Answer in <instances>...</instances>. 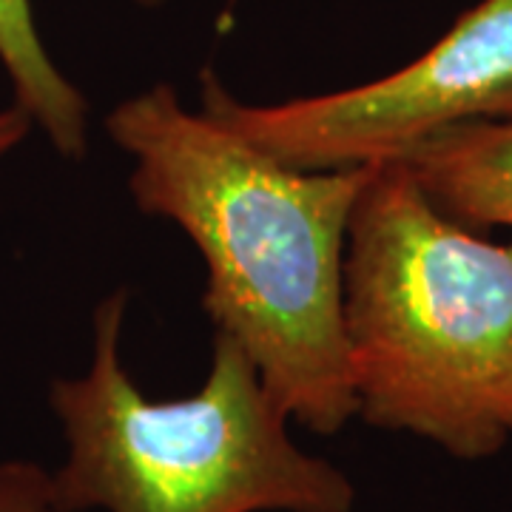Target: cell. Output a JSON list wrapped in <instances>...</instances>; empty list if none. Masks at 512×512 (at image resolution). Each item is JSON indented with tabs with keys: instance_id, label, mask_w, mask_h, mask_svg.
Here are the masks:
<instances>
[{
	"instance_id": "1",
	"label": "cell",
	"mask_w": 512,
	"mask_h": 512,
	"mask_svg": "<svg viewBox=\"0 0 512 512\" xmlns=\"http://www.w3.org/2000/svg\"><path fill=\"white\" fill-rule=\"evenodd\" d=\"M106 131L134 160L137 208L174 222L205 262L202 308L234 336L296 424L356 416L345 339V251L373 165L302 171L188 111L168 83L117 103Z\"/></svg>"
},
{
	"instance_id": "2",
	"label": "cell",
	"mask_w": 512,
	"mask_h": 512,
	"mask_svg": "<svg viewBox=\"0 0 512 512\" xmlns=\"http://www.w3.org/2000/svg\"><path fill=\"white\" fill-rule=\"evenodd\" d=\"M356 416L461 461L512 441V242L478 237L399 160L373 163L348 228Z\"/></svg>"
},
{
	"instance_id": "3",
	"label": "cell",
	"mask_w": 512,
	"mask_h": 512,
	"mask_svg": "<svg viewBox=\"0 0 512 512\" xmlns=\"http://www.w3.org/2000/svg\"><path fill=\"white\" fill-rule=\"evenodd\" d=\"M128 293L94 311L92 365L49 387L66 458L52 476L63 512H353L356 487L302 450L291 416L234 336L214 330L200 390L151 399L123 365Z\"/></svg>"
},
{
	"instance_id": "4",
	"label": "cell",
	"mask_w": 512,
	"mask_h": 512,
	"mask_svg": "<svg viewBox=\"0 0 512 512\" xmlns=\"http://www.w3.org/2000/svg\"><path fill=\"white\" fill-rule=\"evenodd\" d=\"M200 111L302 171L384 163L444 128L512 120V0H481L413 63L342 92L245 103L205 74Z\"/></svg>"
},
{
	"instance_id": "5",
	"label": "cell",
	"mask_w": 512,
	"mask_h": 512,
	"mask_svg": "<svg viewBox=\"0 0 512 512\" xmlns=\"http://www.w3.org/2000/svg\"><path fill=\"white\" fill-rule=\"evenodd\" d=\"M396 160L450 220L512 231V120L444 128Z\"/></svg>"
},
{
	"instance_id": "6",
	"label": "cell",
	"mask_w": 512,
	"mask_h": 512,
	"mask_svg": "<svg viewBox=\"0 0 512 512\" xmlns=\"http://www.w3.org/2000/svg\"><path fill=\"white\" fill-rule=\"evenodd\" d=\"M0 66L15 106L57 154L80 160L89 148V103L43 46L32 0H0Z\"/></svg>"
},
{
	"instance_id": "7",
	"label": "cell",
	"mask_w": 512,
	"mask_h": 512,
	"mask_svg": "<svg viewBox=\"0 0 512 512\" xmlns=\"http://www.w3.org/2000/svg\"><path fill=\"white\" fill-rule=\"evenodd\" d=\"M0 512H63L49 470L23 458L0 461Z\"/></svg>"
},
{
	"instance_id": "8",
	"label": "cell",
	"mask_w": 512,
	"mask_h": 512,
	"mask_svg": "<svg viewBox=\"0 0 512 512\" xmlns=\"http://www.w3.org/2000/svg\"><path fill=\"white\" fill-rule=\"evenodd\" d=\"M32 120L26 117V111L18 109L15 103L12 106H6V109H0V163L15 151V148L29 137V131H32Z\"/></svg>"
},
{
	"instance_id": "9",
	"label": "cell",
	"mask_w": 512,
	"mask_h": 512,
	"mask_svg": "<svg viewBox=\"0 0 512 512\" xmlns=\"http://www.w3.org/2000/svg\"><path fill=\"white\" fill-rule=\"evenodd\" d=\"M137 3H143V6H148V9H151V6H160L163 0H137Z\"/></svg>"
}]
</instances>
